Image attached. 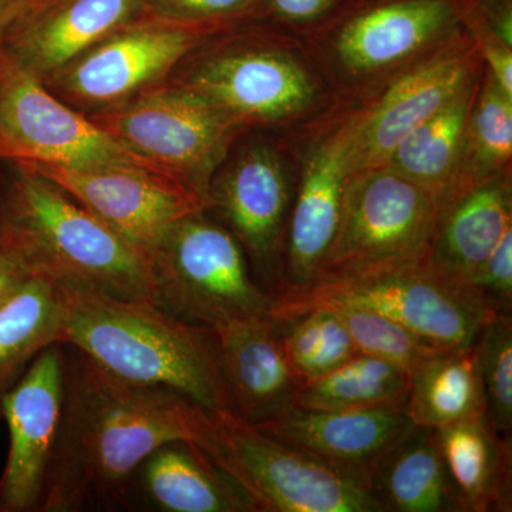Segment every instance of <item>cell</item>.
<instances>
[{
  "mask_svg": "<svg viewBox=\"0 0 512 512\" xmlns=\"http://www.w3.org/2000/svg\"><path fill=\"white\" fill-rule=\"evenodd\" d=\"M198 37L188 22L175 19L124 30L76 63L67 86L84 100L121 99L167 73Z\"/></svg>",
  "mask_w": 512,
  "mask_h": 512,
  "instance_id": "19",
  "label": "cell"
},
{
  "mask_svg": "<svg viewBox=\"0 0 512 512\" xmlns=\"http://www.w3.org/2000/svg\"><path fill=\"white\" fill-rule=\"evenodd\" d=\"M473 0H360L336 35L342 63L373 72L402 62L464 22Z\"/></svg>",
  "mask_w": 512,
  "mask_h": 512,
  "instance_id": "12",
  "label": "cell"
},
{
  "mask_svg": "<svg viewBox=\"0 0 512 512\" xmlns=\"http://www.w3.org/2000/svg\"><path fill=\"white\" fill-rule=\"evenodd\" d=\"M211 207L220 208L239 241L271 275L286 210L288 184L278 157L265 147L251 148L208 191Z\"/></svg>",
  "mask_w": 512,
  "mask_h": 512,
  "instance_id": "22",
  "label": "cell"
},
{
  "mask_svg": "<svg viewBox=\"0 0 512 512\" xmlns=\"http://www.w3.org/2000/svg\"><path fill=\"white\" fill-rule=\"evenodd\" d=\"M470 62L444 55L417 67L384 93L362 123H353L348 151L350 175L384 167L394 147L470 84Z\"/></svg>",
  "mask_w": 512,
  "mask_h": 512,
  "instance_id": "15",
  "label": "cell"
},
{
  "mask_svg": "<svg viewBox=\"0 0 512 512\" xmlns=\"http://www.w3.org/2000/svg\"><path fill=\"white\" fill-rule=\"evenodd\" d=\"M12 228L32 242L47 272L123 298L154 303L150 258L42 175L13 164Z\"/></svg>",
  "mask_w": 512,
  "mask_h": 512,
  "instance_id": "4",
  "label": "cell"
},
{
  "mask_svg": "<svg viewBox=\"0 0 512 512\" xmlns=\"http://www.w3.org/2000/svg\"><path fill=\"white\" fill-rule=\"evenodd\" d=\"M63 345V403L39 512L116 510L138 464L171 440H192L202 407L127 382Z\"/></svg>",
  "mask_w": 512,
  "mask_h": 512,
  "instance_id": "1",
  "label": "cell"
},
{
  "mask_svg": "<svg viewBox=\"0 0 512 512\" xmlns=\"http://www.w3.org/2000/svg\"><path fill=\"white\" fill-rule=\"evenodd\" d=\"M15 165L57 185L148 258L178 221L211 208L210 198L191 185L146 168Z\"/></svg>",
  "mask_w": 512,
  "mask_h": 512,
  "instance_id": "10",
  "label": "cell"
},
{
  "mask_svg": "<svg viewBox=\"0 0 512 512\" xmlns=\"http://www.w3.org/2000/svg\"><path fill=\"white\" fill-rule=\"evenodd\" d=\"M315 305L328 306L338 316L359 353L380 357L403 369H412L421 359L440 349L421 339L412 330L372 309L335 301L319 302Z\"/></svg>",
  "mask_w": 512,
  "mask_h": 512,
  "instance_id": "30",
  "label": "cell"
},
{
  "mask_svg": "<svg viewBox=\"0 0 512 512\" xmlns=\"http://www.w3.org/2000/svg\"><path fill=\"white\" fill-rule=\"evenodd\" d=\"M32 9V0H0V45L10 29Z\"/></svg>",
  "mask_w": 512,
  "mask_h": 512,
  "instance_id": "37",
  "label": "cell"
},
{
  "mask_svg": "<svg viewBox=\"0 0 512 512\" xmlns=\"http://www.w3.org/2000/svg\"><path fill=\"white\" fill-rule=\"evenodd\" d=\"M188 89L237 120L288 119L305 110L315 96L301 64L271 52L218 57L194 74Z\"/></svg>",
  "mask_w": 512,
  "mask_h": 512,
  "instance_id": "16",
  "label": "cell"
},
{
  "mask_svg": "<svg viewBox=\"0 0 512 512\" xmlns=\"http://www.w3.org/2000/svg\"><path fill=\"white\" fill-rule=\"evenodd\" d=\"M214 330L222 373L239 417L261 424L291 406L298 382L286 356L281 320H235Z\"/></svg>",
  "mask_w": 512,
  "mask_h": 512,
  "instance_id": "18",
  "label": "cell"
},
{
  "mask_svg": "<svg viewBox=\"0 0 512 512\" xmlns=\"http://www.w3.org/2000/svg\"><path fill=\"white\" fill-rule=\"evenodd\" d=\"M116 510L258 512L248 494L191 440L154 448L128 477Z\"/></svg>",
  "mask_w": 512,
  "mask_h": 512,
  "instance_id": "13",
  "label": "cell"
},
{
  "mask_svg": "<svg viewBox=\"0 0 512 512\" xmlns=\"http://www.w3.org/2000/svg\"><path fill=\"white\" fill-rule=\"evenodd\" d=\"M467 130L477 160V183L487 180L485 174L497 173L511 160L512 154V97L487 77V84L470 113Z\"/></svg>",
  "mask_w": 512,
  "mask_h": 512,
  "instance_id": "32",
  "label": "cell"
},
{
  "mask_svg": "<svg viewBox=\"0 0 512 512\" xmlns=\"http://www.w3.org/2000/svg\"><path fill=\"white\" fill-rule=\"evenodd\" d=\"M62 343L35 357L3 403L9 451L0 476V512H39L63 403Z\"/></svg>",
  "mask_w": 512,
  "mask_h": 512,
  "instance_id": "11",
  "label": "cell"
},
{
  "mask_svg": "<svg viewBox=\"0 0 512 512\" xmlns=\"http://www.w3.org/2000/svg\"><path fill=\"white\" fill-rule=\"evenodd\" d=\"M147 6V0H57L26 13L0 46L39 76L66 66Z\"/></svg>",
  "mask_w": 512,
  "mask_h": 512,
  "instance_id": "20",
  "label": "cell"
},
{
  "mask_svg": "<svg viewBox=\"0 0 512 512\" xmlns=\"http://www.w3.org/2000/svg\"><path fill=\"white\" fill-rule=\"evenodd\" d=\"M471 83L443 109L410 131L394 147L386 163V167L430 191L440 201V207L453 191L456 163L466 140L473 104Z\"/></svg>",
  "mask_w": 512,
  "mask_h": 512,
  "instance_id": "26",
  "label": "cell"
},
{
  "mask_svg": "<svg viewBox=\"0 0 512 512\" xmlns=\"http://www.w3.org/2000/svg\"><path fill=\"white\" fill-rule=\"evenodd\" d=\"M237 123L227 111L185 87L147 94L104 114L96 124L208 197V174Z\"/></svg>",
  "mask_w": 512,
  "mask_h": 512,
  "instance_id": "9",
  "label": "cell"
},
{
  "mask_svg": "<svg viewBox=\"0 0 512 512\" xmlns=\"http://www.w3.org/2000/svg\"><path fill=\"white\" fill-rule=\"evenodd\" d=\"M57 281L42 271L0 308V420L3 403L30 363L57 342Z\"/></svg>",
  "mask_w": 512,
  "mask_h": 512,
  "instance_id": "28",
  "label": "cell"
},
{
  "mask_svg": "<svg viewBox=\"0 0 512 512\" xmlns=\"http://www.w3.org/2000/svg\"><path fill=\"white\" fill-rule=\"evenodd\" d=\"M409 384V370L380 357L357 353L328 375L299 384L291 406L319 412L404 410Z\"/></svg>",
  "mask_w": 512,
  "mask_h": 512,
  "instance_id": "27",
  "label": "cell"
},
{
  "mask_svg": "<svg viewBox=\"0 0 512 512\" xmlns=\"http://www.w3.org/2000/svg\"><path fill=\"white\" fill-rule=\"evenodd\" d=\"M147 3L164 10L171 19L201 22L242 15L255 8L259 0H147Z\"/></svg>",
  "mask_w": 512,
  "mask_h": 512,
  "instance_id": "35",
  "label": "cell"
},
{
  "mask_svg": "<svg viewBox=\"0 0 512 512\" xmlns=\"http://www.w3.org/2000/svg\"><path fill=\"white\" fill-rule=\"evenodd\" d=\"M150 264L154 303L178 318L211 329L274 318V296L252 278L237 239L202 212L168 229Z\"/></svg>",
  "mask_w": 512,
  "mask_h": 512,
  "instance_id": "5",
  "label": "cell"
},
{
  "mask_svg": "<svg viewBox=\"0 0 512 512\" xmlns=\"http://www.w3.org/2000/svg\"><path fill=\"white\" fill-rule=\"evenodd\" d=\"M32 2H33V5H35V8H36V6H40V5H42V3H45L46 0H32Z\"/></svg>",
  "mask_w": 512,
  "mask_h": 512,
  "instance_id": "39",
  "label": "cell"
},
{
  "mask_svg": "<svg viewBox=\"0 0 512 512\" xmlns=\"http://www.w3.org/2000/svg\"><path fill=\"white\" fill-rule=\"evenodd\" d=\"M57 281V342L127 382L170 390L208 412H234L217 333L156 303Z\"/></svg>",
  "mask_w": 512,
  "mask_h": 512,
  "instance_id": "2",
  "label": "cell"
},
{
  "mask_svg": "<svg viewBox=\"0 0 512 512\" xmlns=\"http://www.w3.org/2000/svg\"><path fill=\"white\" fill-rule=\"evenodd\" d=\"M461 512H507L512 507V440L494 429L487 413L436 430Z\"/></svg>",
  "mask_w": 512,
  "mask_h": 512,
  "instance_id": "23",
  "label": "cell"
},
{
  "mask_svg": "<svg viewBox=\"0 0 512 512\" xmlns=\"http://www.w3.org/2000/svg\"><path fill=\"white\" fill-rule=\"evenodd\" d=\"M382 511H460L436 430L413 426L380 457L369 478Z\"/></svg>",
  "mask_w": 512,
  "mask_h": 512,
  "instance_id": "24",
  "label": "cell"
},
{
  "mask_svg": "<svg viewBox=\"0 0 512 512\" xmlns=\"http://www.w3.org/2000/svg\"><path fill=\"white\" fill-rule=\"evenodd\" d=\"M261 2V0H259ZM276 19L289 23H309L325 18L342 0H262Z\"/></svg>",
  "mask_w": 512,
  "mask_h": 512,
  "instance_id": "36",
  "label": "cell"
},
{
  "mask_svg": "<svg viewBox=\"0 0 512 512\" xmlns=\"http://www.w3.org/2000/svg\"><path fill=\"white\" fill-rule=\"evenodd\" d=\"M258 512H377L369 481L265 433L234 412L198 414L192 440Z\"/></svg>",
  "mask_w": 512,
  "mask_h": 512,
  "instance_id": "3",
  "label": "cell"
},
{
  "mask_svg": "<svg viewBox=\"0 0 512 512\" xmlns=\"http://www.w3.org/2000/svg\"><path fill=\"white\" fill-rule=\"evenodd\" d=\"M484 384L487 417L494 429L511 440L512 316L495 313L473 343Z\"/></svg>",
  "mask_w": 512,
  "mask_h": 512,
  "instance_id": "31",
  "label": "cell"
},
{
  "mask_svg": "<svg viewBox=\"0 0 512 512\" xmlns=\"http://www.w3.org/2000/svg\"><path fill=\"white\" fill-rule=\"evenodd\" d=\"M282 323L286 356L298 386L328 375L359 353L328 306H311Z\"/></svg>",
  "mask_w": 512,
  "mask_h": 512,
  "instance_id": "29",
  "label": "cell"
},
{
  "mask_svg": "<svg viewBox=\"0 0 512 512\" xmlns=\"http://www.w3.org/2000/svg\"><path fill=\"white\" fill-rule=\"evenodd\" d=\"M0 161L67 168L138 167L173 177L56 100L2 46Z\"/></svg>",
  "mask_w": 512,
  "mask_h": 512,
  "instance_id": "8",
  "label": "cell"
},
{
  "mask_svg": "<svg viewBox=\"0 0 512 512\" xmlns=\"http://www.w3.org/2000/svg\"><path fill=\"white\" fill-rule=\"evenodd\" d=\"M42 271H46L45 266L30 239L12 229L9 237L0 242V308Z\"/></svg>",
  "mask_w": 512,
  "mask_h": 512,
  "instance_id": "34",
  "label": "cell"
},
{
  "mask_svg": "<svg viewBox=\"0 0 512 512\" xmlns=\"http://www.w3.org/2000/svg\"><path fill=\"white\" fill-rule=\"evenodd\" d=\"M353 123L313 154L289 222L284 275L272 296L303 291L318 278L342 217Z\"/></svg>",
  "mask_w": 512,
  "mask_h": 512,
  "instance_id": "14",
  "label": "cell"
},
{
  "mask_svg": "<svg viewBox=\"0 0 512 512\" xmlns=\"http://www.w3.org/2000/svg\"><path fill=\"white\" fill-rule=\"evenodd\" d=\"M255 426L369 481L380 457L414 424L399 409L319 412L288 406Z\"/></svg>",
  "mask_w": 512,
  "mask_h": 512,
  "instance_id": "17",
  "label": "cell"
},
{
  "mask_svg": "<svg viewBox=\"0 0 512 512\" xmlns=\"http://www.w3.org/2000/svg\"><path fill=\"white\" fill-rule=\"evenodd\" d=\"M439 212L430 191L386 165L349 175L316 281L426 262Z\"/></svg>",
  "mask_w": 512,
  "mask_h": 512,
  "instance_id": "7",
  "label": "cell"
},
{
  "mask_svg": "<svg viewBox=\"0 0 512 512\" xmlns=\"http://www.w3.org/2000/svg\"><path fill=\"white\" fill-rule=\"evenodd\" d=\"M404 412L417 427L439 430L487 413L476 349H436L409 370Z\"/></svg>",
  "mask_w": 512,
  "mask_h": 512,
  "instance_id": "25",
  "label": "cell"
},
{
  "mask_svg": "<svg viewBox=\"0 0 512 512\" xmlns=\"http://www.w3.org/2000/svg\"><path fill=\"white\" fill-rule=\"evenodd\" d=\"M511 227L510 185L498 178L470 185L441 205L427 265L448 281L468 288Z\"/></svg>",
  "mask_w": 512,
  "mask_h": 512,
  "instance_id": "21",
  "label": "cell"
},
{
  "mask_svg": "<svg viewBox=\"0 0 512 512\" xmlns=\"http://www.w3.org/2000/svg\"><path fill=\"white\" fill-rule=\"evenodd\" d=\"M274 318L288 320L315 303L335 301L382 313L437 348L466 349L495 312L466 286L421 264L319 279L274 296Z\"/></svg>",
  "mask_w": 512,
  "mask_h": 512,
  "instance_id": "6",
  "label": "cell"
},
{
  "mask_svg": "<svg viewBox=\"0 0 512 512\" xmlns=\"http://www.w3.org/2000/svg\"><path fill=\"white\" fill-rule=\"evenodd\" d=\"M12 231V210H10V188L0 185V242L5 241Z\"/></svg>",
  "mask_w": 512,
  "mask_h": 512,
  "instance_id": "38",
  "label": "cell"
},
{
  "mask_svg": "<svg viewBox=\"0 0 512 512\" xmlns=\"http://www.w3.org/2000/svg\"><path fill=\"white\" fill-rule=\"evenodd\" d=\"M468 289L476 293L495 313L512 308V227L500 239L490 256L473 276Z\"/></svg>",
  "mask_w": 512,
  "mask_h": 512,
  "instance_id": "33",
  "label": "cell"
}]
</instances>
